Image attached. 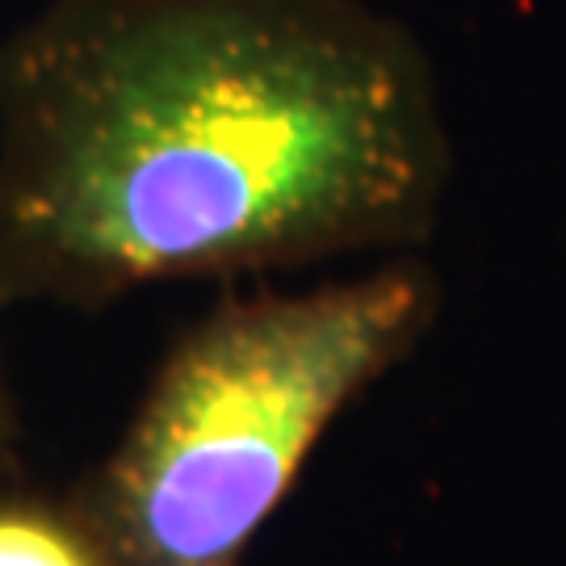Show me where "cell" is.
I'll return each instance as SVG.
<instances>
[{"instance_id": "obj_4", "label": "cell", "mask_w": 566, "mask_h": 566, "mask_svg": "<svg viewBox=\"0 0 566 566\" xmlns=\"http://www.w3.org/2000/svg\"><path fill=\"white\" fill-rule=\"evenodd\" d=\"M4 441H9V407H4V390H0V465H4Z\"/></svg>"}, {"instance_id": "obj_1", "label": "cell", "mask_w": 566, "mask_h": 566, "mask_svg": "<svg viewBox=\"0 0 566 566\" xmlns=\"http://www.w3.org/2000/svg\"><path fill=\"white\" fill-rule=\"evenodd\" d=\"M453 181L369 0H46L0 42V311L399 256Z\"/></svg>"}, {"instance_id": "obj_3", "label": "cell", "mask_w": 566, "mask_h": 566, "mask_svg": "<svg viewBox=\"0 0 566 566\" xmlns=\"http://www.w3.org/2000/svg\"><path fill=\"white\" fill-rule=\"evenodd\" d=\"M0 566H109L76 507L0 500Z\"/></svg>"}, {"instance_id": "obj_2", "label": "cell", "mask_w": 566, "mask_h": 566, "mask_svg": "<svg viewBox=\"0 0 566 566\" xmlns=\"http://www.w3.org/2000/svg\"><path fill=\"white\" fill-rule=\"evenodd\" d=\"M441 315L420 261L210 306L76 500L109 566H243L327 428Z\"/></svg>"}]
</instances>
